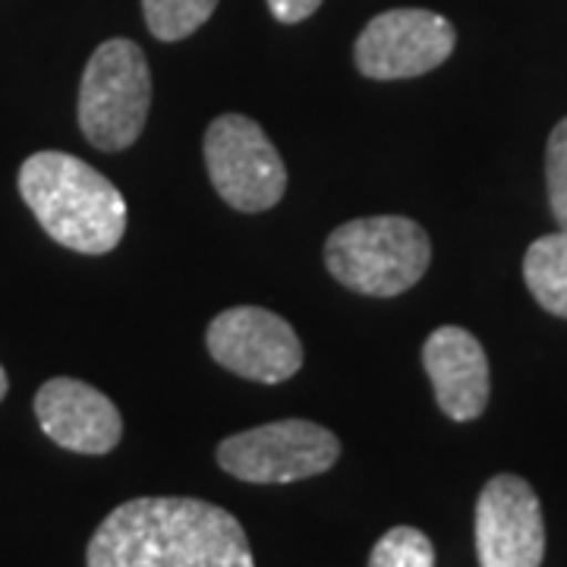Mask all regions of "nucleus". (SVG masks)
<instances>
[{"label":"nucleus","instance_id":"11","mask_svg":"<svg viewBox=\"0 0 567 567\" xmlns=\"http://www.w3.org/2000/svg\"><path fill=\"white\" fill-rule=\"evenodd\" d=\"M423 365L445 416L454 423L483 416L488 404V360L466 328H435L423 344Z\"/></svg>","mask_w":567,"mask_h":567},{"label":"nucleus","instance_id":"17","mask_svg":"<svg viewBox=\"0 0 567 567\" xmlns=\"http://www.w3.org/2000/svg\"><path fill=\"white\" fill-rule=\"evenodd\" d=\"M7 388H10V382H7V372H3V365H0V401L7 398Z\"/></svg>","mask_w":567,"mask_h":567},{"label":"nucleus","instance_id":"6","mask_svg":"<svg viewBox=\"0 0 567 567\" xmlns=\"http://www.w3.org/2000/svg\"><path fill=\"white\" fill-rule=\"evenodd\" d=\"M205 167L218 196L240 212H268L287 189V167L275 142L244 114L212 121L205 133Z\"/></svg>","mask_w":567,"mask_h":567},{"label":"nucleus","instance_id":"3","mask_svg":"<svg viewBox=\"0 0 567 567\" xmlns=\"http://www.w3.org/2000/svg\"><path fill=\"white\" fill-rule=\"evenodd\" d=\"M432 259L429 234L401 215L341 224L324 244L331 278L365 297H398L420 281Z\"/></svg>","mask_w":567,"mask_h":567},{"label":"nucleus","instance_id":"9","mask_svg":"<svg viewBox=\"0 0 567 567\" xmlns=\"http://www.w3.org/2000/svg\"><path fill=\"white\" fill-rule=\"evenodd\" d=\"M476 555L480 567H543L546 520L527 480L502 473L480 492Z\"/></svg>","mask_w":567,"mask_h":567},{"label":"nucleus","instance_id":"2","mask_svg":"<svg viewBox=\"0 0 567 567\" xmlns=\"http://www.w3.org/2000/svg\"><path fill=\"white\" fill-rule=\"evenodd\" d=\"M20 196L48 237L73 252L104 256L123 240L126 203L121 189L76 155H29L20 167Z\"/></svg>","mask_w":567,"mask_h":567},{"label":"nucleus","instance_id":"5","mask_svg":"<svg viewBox=\"0 0 567 567\" xmlns=\"http://www.w3.org/2000/svg\"><path fill=\"white\" fill-rule=\"evenodd\" d=\"M341 457V442L331 429L309 420H278L224 439L218 464L244 483H300L328 473Z\"/></svg>","mask_w":567,"mask_h":567},{"label":"nucleus","instance_id":"15","mask_svg":"<svg viewBox=\"0 0 567 567\" xmlns=\"http://www.w3.org/2000/svg\"><path fill=\"white\" fill-rule=\"evenodd\" d=\"M548 205L561 230H567V117L548 136L546 145Z\"/></svg>","mask_w":567,"mask_h":567},{"label":"nucleus","instance_id":"12","mask_svg":"<svg viewBox=\"0 0 567 567\" xmlns=\"http://www.w3.org/2000/svg\"><path fill=\"white\" fill-rule=\"evenodd\" d=\"M524 278L536 303L567 319V230L539 237L524 256Z\"/></svg>","mask_w":567,"mask_h":567},{"label":"nucleus","instance_id":"10","mask_svg":"<svg viewBox=\"0 0 567 567\" xmlns=\"http://www.w3.org/2000/svg\"><path fill=\"white\" fill-rule=\"evenodd\" d=\"M35 416L54 445L73 454H107L121 445L123 420L114 401L80 379H51L35 394Z\"/></svg>","mask_w":567,"mask_h":567},{"label":"nucleus","instance_id":"4","mask_svg":"<svg viewBox=\"0 0 567 567\" xmlns=\"http://www.w3.org/2000/svg\"><path fill=\"white\" fill-rule=\"evenodd\" d=\"M152 104V70L142 48L111 39L89 58L80 82L82 136L102 152H123L140 140Z\"/></svg>","mask_w":567,"mask_h":567},{"label":"nucleus","instance_id":"16","mask_svg":"<svg viewBox=\"0 0 567 567\" xmlns=\"http://www.w3.org/2000/svg\"><path fill=\"white\" fill-rule=\"evenodd\" d=\"M319 7H322V0H268L271 17L278 22H287V25L309 20Z\"/></svg>","mask_w":567,"mask_h":567},{"label":"nucleus","instance_id":"8","mask_svg":"<svg viewBox=\"0 0 567 567\" xmlns=\"http://www.w3.org/2000/svg\"><path fill=\"white\" fill-rule=\"evenodd\" d=\"M457 44L454 25L432 10H388L357 39V70L369 80H410L442 66Z\"/></svg>","mask_w":567,"mask_h":567},{"label":"nucleus","instance_id":"14","mask_svg":"<svg viewBox=\"0 0 567 567\" xmlns=\"http://www.w3.org/2000/svg\"><path fill=\"white\" fill-rule=\"evenodd\" d=\"M369 567H435V548L423 529L394 527L375 543Z\"/></svg>","mask_w":567,"mask_h":567},{"label":"nucleus","instance_id":"13","mask_svg":"<svg viewBox=\"0 0 567 567\" xmlns=\"http://www.w3.org/2000/svg\"><path fill=\"white\" fill-rule=\"evenodd\" d=\"M218 0H142L148 32L162 41H181L203 29Z\"/></svg>","mask_w":567,"mask_h":567},{"label":"nucleus","instance_id":"1","mask_svg":"<svg viewBox=\"0 0 567 567\" xmlns=\"http://www.w3.org/2000/svg\"><path fill=\"white\" fill-rule=\"evenodd\" d=\"M89 567H256L240 520L199 498H133L85 548Z\"/></svg>","mask_w":567,"mask_h":567},{"label":"nucleus","instance_id":"7","mask_svg":"<svg viewBox=\"0 0 567 567\" xmlns=\"http://www.w3.org/2000/svg\"><path fill=\"white\" fill-rule=\"evenodd\" d=\"M205 344L215 363L262 385L287 382L303 365V344L297 331L262 306L224 309L208 324Z\"/></svg>","mask_w":567,"mask_h":567}]
</instances>
